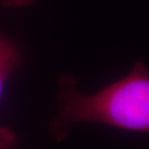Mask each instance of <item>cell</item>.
Returning a JSON list of instances; mask_svg holds the SVG:
<instances>
[{
    "mask_svg": "<svg viewBox=\"0 0 149 149\" xmlns=\"http://www.w3.org/2000/svg\"><path fill=\"white\" fill-rule=\"evenodd\" d=\"M17 143V136L10 129L0 128V149H15Z\"/></svg>",
    "mask_w": 149,
    "mask_h": 149,
    "instance_id": "cell-3",
    "label": "cell"
},
{
    "mask_svg": "<svg viewBox=\"0 0 149 149\" xmlns=\"http://www.w3.org/2000/svg\"><path fill=\"white\" fill-rule=\"evenodd\" d=\"M58 85L60 107L52 123L57 139L80 122L149 134V69L142 62H136L126 76L93 94L80 92L71 76L62 77Z\"/></svg>",
    "mask_w": 149,
    "mask_h": 149,
    "instance_id": "cell-1",
    "label": "cell"
},
{
    "mask_svg": "<svg viewBox=\"0 0 149 149\" xmlns=\"http://www.w3.org/2000/svg\"><path fill=\"white\" fill-rule=\"evenodd\" d=\"M36 1V0H0V4L8 8H19L29 6Z\"/></svg>",
    "mask_w": 149,
    "mask_h": 149,
    "instance_id": "cell-4",
    "label": "cell"
},
{
    "mask_svg": "<svg viewBox=\"0 0 149 149\" xmlns=\"http://www.w3.org/2000/svg\"><path fill=\"white\" fill-rule=\"evenodd\" d=\"M22 62L17 47L0 31V98L5 84Z\"/></svg>",
    "mask_w": 149,
    "mask_h": 149,
    "instance_id": "cell-2",
    "label": "cell"
}]
</instances>
